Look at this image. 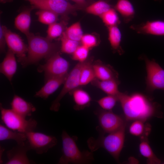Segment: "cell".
I'll return each instance as SVG.
<instances>
[{"mask_svg":"<svg viewBox=\"0 0 164 164\" xmlns=\"http://www.w3.org/2000/svg\"><path fill=\"white\" fill-rule=\"evenodd\" d=\"M40 22L49 25L56 22L59 15L54 12L46 9H39L36 13Z\"/></svg>","mask_w":164,"mask_h":164,"instance_id":"obj_29","label":"cell"},{"mask_svg":"<svg viewBox=\"0 0 164 164\" xmlns=\"http://www.w3.org/2000/svg\"><path fill=\"white\" fill-rule=\"evenodd\" d=\"M33 9H26L20 13L15 18V25L16 28L24 34L26 37L30 33L31 12Z\"/></svg>","mask_w":164,"mask_h":164,"instance_id":"obj_20","label":"cell"},{"mask_svg":"<svg viewBox=\"0 0 164 164\" xmlns=\"http://www.w3.org/2000/svg\"><path fill=\"white\" fill-rule=\"evenodd\" d=\"M28 42L27 55L23 67L38 63L43 59L47 60L57 52V45L47 39L32 33L26 36Z\"/></svg>","mask_w":164,"mask_h":164,"instance_id":"obj_4","label":"cell"},{"mask_svg":"<svg viewBox=\"0 0 164 164\" xmlns=\"http://www.w3.org/2000/svg\"><path fill=\"white\" fill-rule=\"evenodd\" d=\"M91 83L98 88L107 95L117 96L120 92L118 86L120 84L119 80H101L95 79Z\"/></svg>","mask_w":164,"mask_h":164,"instance_id":"obj_22","label":"cell"},{"mask_svg":"<svg viewBox=\"0 0 164 164\" xmlns=\"http://www.w3.org/2000/svg\"><path fill=\"white\" fill-rule=\"evenodd\" d=\"M100 17L107 27L117 26L120 23L119 17L115 10L112 8Z\"/></svg>","mask_w":164,"mask_h":164,"instance_id":"obj_32","label":"cell"},{"mask_svg":"<svg viewBox=\"0 0 164 164\" xmlns=\"http://www.w3.org/2000/svg\"><path fill=\"white\" fill-rule=\"evenodd\" d=\"M75 2L77 5L81 9L86 8L87 6L86 0H71Z\"/></svg>","mask_w":164,"mask_h":164,"instance_id":"obj_38","label":"cell"},{"mask_svg":"<svg viewBox=\"0 0 164 164\" xmlns=\"http://www.w3.org/2000/svg\"></svg>","mask_w":164,"mask_h":164,"instance_id":"obj_41","label":"cell"},{"mask_svg":"<svg viewBox=\"0 0 164 164\" xmlns=\"http://www.w3.org/2000/svg\"><path fill=\"white\" fill-rule=\"evenodd\" d=\"M143 121L135 120L130 125L129 128L130 133L135 136H139L143 135L148 129L150 127L147 125L145 127Z\"/></svg>","mask_w":164,"mask_h":164,"instance_id":"obj_34","label":"cell"},{"mask_svg":"<svg viewBox=\"0 0 164 164\" xmlns=\"http://www.w3.org/2000/svg\"><path fill=\"white\" fill-rule=\"evenodd\" d=\"M0 108L2 120L9 128L26 133L34 131L36 128L37 123L35 119L31 118L26 120L12 109L3 108L1 103Z\"/></svg>","mask_w":164,"mask_h":164,"instance_id":"obj_5","label":"cell"},{"mask_svg":"<svg viewBox=\"0 0 164 164\" xmlns=\"http://www.w3.org/2000/svg\"><path fill=\"white\" fill-rule=\"evenodd\" d=\"M6 44L3 26H0V50L1 53L4 52L5 51V46Z\"/></svg>","mask_w":164,"mask_h":164,"instance_id":"obj_37","label":"cell"},{"mask_svg":"<svg viewBox=\"0 0 164 164\" xmlns=\"http://www.w3.org/2000/svg\"><path fill=\"white\" fill-rule=\"evenodd\" d=\"M13 140L17 144L25 143L27 140L26 133L11 129L2 125H0V141Z\"/></svg>","mask_w":164,"mask_h":164,"instance_id":"obj_24","label":"cell"},{"mask_svg":"<svg viewBox=\"0 0 164 164\" xmlns=\"http://www.w3.org/2000/svg\"><path fill=\"white\" fill-rule=\"evenodd\" d=\"M64 32L69 38L79 42H80L84 35L80 23L79 22H77L71 25Z\"/></svg>","mask_w":164,"mask_h":164,"instance_id":"obj_31","label":"cell"},{"mask_svg":"<svg viewBox=\"0 0 164 164\" xmlns=\"http://www.w3.org/2000/svg\"><path fill=\"white\" fill-rule=\"evenodd\" d=\"M117 96L128 120L144 121L150 117H162L160 105L150 101L142 94L136 93L129 95L126 93L120 92Z\"/></svg>","mask_w":164,"mask_h":164,"instance_id":"obj_1","label":"cell"},{"mask_svg":"<svg viewBox=\"0 0 164 164\" xmlns=\"http://www.w3.org/2000/svg\"><path fill=\"white\" fill-rule=\"evenodd\" d=\"M30 3L33 9H48L64 16L81 9L76 4L72 5L64 0H36Z\"/></svg>","mask_w":164,"mask_h":164,"instance_id":"obj_9","label":"cell"},{"mask_svg":"<svg viewBox=\"0 0 164 164\" xmlns=\"http://www.w3.org/2000/svg\"><path fill=\"white\" fill-rule=\"evenodd\" d=\"M26 134L31 150H34L38 154L46 153L57 143L56 138L53 136L34 131L27 132Z\"/></svg>","mask_w":164,"mask_h":164,"instance_id":"obj_11","label":"cell"},{"mask_svg":"<svg viewBox=\"0 0 164 164\" xmlns=\"http://www.w3.org/2000/svg\"><path fill=\"white\" fill-rule=\"evenodd\" d=\"M71 94L75 103L74 108L77 111L83 109L88 107L91 100L89 94L84 90L77 88L70 93Z\"/></svg>","mask_w":164,"mask_h":164,"instance_id":"obj_21","label":"cell"},{"mask_svg":"<svg viewBox=\"0 0 164 164\" xmlns=\"http://www.w3.org/2000/svg\"><path fill=\"white\" fill-rule=\"evenodd\" d=\"M93 59L85 61L81 68L80 74V86L85 85L91 83L96 78L93 67Z\"/></svg>","mask_w":164,"mask_h":164,"instance_id":"obj_26","label":"cell"},{"mask_svg":"<svg viewBox=\"0 0 164 164\" xmlns=\"http://www.w3.org/2000/svg\"><path fill=\"white\" fill-rule=\"evenodd\" d=\"M125 126L115 131L108 133L105 136L100 132L97 138L93 137L87 141L90 150L94 152L101 148L104 149L116 160H118L121 152L123 147L125 138Z\"/></svg>","mask_w":164,"mask_h":164,"instance_id":"obj_3","label":"cell"},{"mask_svg":"<svg viewBox=\"0 0 164 164\" xmlns=\"http://www.w3.org/2000/svg\"><path fill=\"white\" fill-rule=\"evenodd\" d=\"M150 131V128H149L141 136L139 151L141 154L147 159L148 163L159 164L161 163V160L154 154L148 142L147 137Z\"/></svg>","mask_w":164,"mask_h":164,"instance_id":"obj_19","label":"cell"},{"mask_svg":"<svg viewBox=\"0 0 164 164\" xmlns=\"http://www.w3.org/2000/svg\"><path fill=\"white\" fill-rule=\"evenodd\" d=\"M89 49L84 46L79 45L72 54V58L79 62H84L87 60Z\"/></svg>","mask_w":164,"mask_h":164,"instance_id":"obj_35","label":"cell"},{"mask_svg":"<svg viewBox=\"0 0 164 164\" xmlns=\"http://www.w3.org/2000/svg\"><path fill=\"white\" fill-rule=\"evenodd\" d=\"M108 39L111 46L114 52L120 55L124 53V51L121 46V34L117 26L108 27Z\"/></svg>","mask_w":164,"mask_h":164,"instance_id":"obj_25","label":"cell"},{"mask_svg":"<svg viewBox=\"0 0 164 164\" xmlns=\"http://www.w3.org/2000/svg\"><path fill=\"white\" fill-rule=\"evenodd\" d=\"M12 109L19 115L26 118L31 116L36 111L35 107L31 103L27 102L16 95H14L11 103Z\"/></svg>","mask_w":164,"mask_h":164,"instance_id":"obj_18","label":"cell"},{"mask_svg":"<svg viewBox=\"0 0 164 164\" xmlns=\"http://www.w3.org/2000/svg\"><path fill=\"white\" fill-rule=\"evenodd\" d=\"M130 28L138 34L164 36V21H148L138 24H133Z\"/></svg>","mask_w":164,"mask_h":164,"instance_id":"obj_14","label":"cell"},{"mask_svg":"<svg viewBox=\"0 0 164 164\" xmlns=\"http://www.w3.org/2000/svg\"><path fill=\"white\" fill-rule=\"evenodd\" d=\"M30 2H33L34 1H36V0H28Z\"/></svg>","mask_w":164,"mask_h":164,"instance_id":"obj_40","label":"cell"},{"mask_svg":"<svg viewBox=\"0 0 164 164\" xmlns=\"http://www.w3.org/2000/svg\"><path fill=\"white\" fill-rule=\"evenodd\" d=\"M111 7L107 2L100 0L87 6L86 12L89 14L100 16Z\"/></svg>","mask_w":164,"mask_h":164,"instance_id":"obj_27","label":"cell"},{"mask_svg":"<svg viewBox=\"0 0 164 164\" xmlns=\"http://www.w3.org/2000/svg\"><path fill=\"white\" fill-rule=\"evenodd\" d=\"M67 22L63 21L60 22H56L49 25L47 30L46 38L49 40H52L61 36L65 32Z\"/></svg>","mask_w":164,"mask_h":164,"instance_id":"obj_28","label":"cell"},{"mask_svg":"<svg viewBox=\"0 0 164 164\" xmlns=\"http://www.w3.org/2000/svg\"><path fill=\"white\" fill-rule=\"evenodd\" d=\"M140 58L145 64L146 91L149 93L156 89L164 91V69L153 59L150 60L145 55Z\"/></svg>","mask_w":164,"mask_h":164,"instance_id":"obj_7","label":"cell"},{"mask_svg":"<svg viewBox=\"0 0 164 164\" xmlns=\"http://www.w3.org/2000/svg\"><path fill=\"white\" fill-rule=\"evenodd\" d=\"M118 101L117 96L108 95L97 101L98 105L102 109L107 111H111Z\"/></svg>","mask_w":164,"mask_h":164,"instance_id":"obj_33","label":"cell"},{"mask_svg":"<svg viewBox=\"0 0 164 164\" xmlns=\"http://www.w3.org/2000/svg\"><path fill=\"white\" fill-rule=\"evenodd\" d=\"M84 62H78L68 74L61 91L50 106V110L58 111L60 107V102L64 96L80 86V74Z\"/></svg>","mask_w":164,"mask_h":164,"instance_id":"obj_8","label":"cell"},{"mask_svg":"<svg viewBox=\"0 0 164 164\" xmlns=\"http://www.w3.org/2000/svg\"><path fill=\"white\" fill-rule=\"evenodd\" d=\"M61 138L62 154L58 164H89L94 160L93 152L90 150L81 151L78 148L77 136H71L63 130Z\"/></svg>","mask_w":164,"mask_h":164,"instance_id":"obj_2","label":"cell"},{"mask_svg":"<svg viewBox=\"0 0 164 164\" xmlns=\"http://www.w3.org/2000/svg\"><path fill=\"white\" fill-rule=\"evenodd\" d=\"M6 44L9 49L12 51L17 57L18 61L22 66L27 57L28 47L20 36L3 26Z\"/></svg>","mask_w":164,"mask_h":164,"instance_id":"obj_12","label":"cell"},{"mask_svg":"<svg viewBox=\"0 0 164 164\" xmlns=\"http://www.w3.org/2000/svg\"><path fill=\"white\" fill-rule=\"evenodd\" d=\"M12 0H0L2 2L5 3L7 2H10L12 1Z\"/></svg>","mask_w":164,"mask_h":164,"instance_id":"obj_39","label":"cell"},{"mask_svg":"<svg viewBox=\"0 0 164 164\" xmlns=\"http://www.w3.org/2000/svg\"><path fill=\"white\" fill-rule=\"evenodd\" d=\"M92 66L96 78L101 80H119L118 72L111 66L97 60L93 62Z\"/></svg>","mask_w":164,"mask_h":164,"instance_id":"obj_15","label":"cell"},{"mask_svg":"<svg viewBox=\"0 0 164 164\" xmlns=\"http://www.w3.org/2000/svg\"><path fill=\"white\" fill-rule=\"evenodd\" d=\"M67 75L62 77H53L48 79L45 82V84L40 90L36 92L35 96L44 99H47L61 85L64 83Z\"/></svg>","mask_w":164,"mask_h":164,"instance_id":"obj_16","label":"cell"},{"mask_svg":"<svg viewBox=\"0 0 164 164\" xmlns=\"http://www.w3.org/2000/svg\"><path fill=\"white\" fill-rule=\"evenodd\" d=\"M114 8L121 15L125 23H128L134 18L135 10L129 0H118Z\"/></svg>","mask_w":164,"mask_h":164,"instance_id":"obj_23","label":"cell"},{"mask_svg":"<svg viewBox=\"0 0 164 164\" xmlns=\"http://www.w3.org/2000/svg\"><path fill=\"white\" fill-rule=\"evenodd\" d=\"M17 68L15 54L8 49L3 61L0 64V72L11 82Z\"/></svg>","mask_w":164,"mask_h":164,"instance_id":"obj_17","label":"cell"},{"mask_svg":"<svg viewBox=\"0 0 164 164\" xmlns=\"http://www.w3.org/2000/svg\"><path fill=\"white\" fill-rule=\"evenodd\" d=\"M69 65L68 61L57 52L47 59L45 64L39 65L37 70L44 72L45 82L52 77L67 76Z\"/></svg>","mask_w":164,"mask_h":164,"instance_id":"obj_6","label":"cell"},{"mask_svg":"<svg viewBox=\"0 0 164 164\" xmlns=\"http://www.w3.org/2000/svg\"><path fill=\"white\" fill-rule=\"evenodd\" d=\"M61 51L63 53L73 54L80 45L79 42L67 37L64 32L61 36Z\"/></svg>","mask_w":164,"mask_h":164,"instance_id":"obj_30","label":"cell"},{"mask_svg":"<svg viewBox=\"0 0 164 164\" xmlns=\"http://www.w3.org/2000/svg\"><path fill=\"white\" fill-rule=\"evenodd\" d=\"M99 126L97 128L99 132L110 133L117 131L125 126L123 119L111 111L103 109L96 111Z\"/></svg>","mask_w":164,"mask_h":164,"instance_id":"obj_10","label":"cell"},{"mask_svg":"<svg viewBox=\"0 0 164 164\" xmlns=\"http://www.w3.org/2000/svg\"><path fill=\"white\" fill-rule=\"evenodd\" d=\"M31 150L27 141L22 144H17L16 146L7 152L8 161L6 164H30L34 163L30 160L27 155V152Z\"/></svg>","mask_w":164,"mask_h":164,"instance_id":"obj_13","label":"cell"},{"mask_svg":"<svg viewBox=\"0 0 164 164\" xmlns=\"http://www.w3.org/2000/svg\"><path fill=\"white\" fill-rule=\"evenodd\" d=\"M80 42L81 45L90 49L96 46L97 44V39L94 35L86 34L83 35Z\"/></svg>","mask_w":164,"mask_h":164,"instance_id":"obj_36","label":"cell"}]
</instances>
